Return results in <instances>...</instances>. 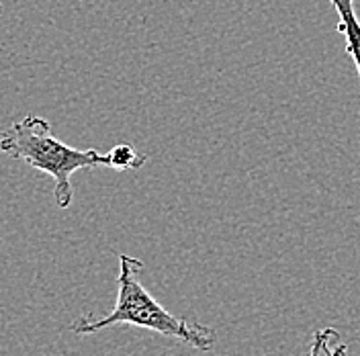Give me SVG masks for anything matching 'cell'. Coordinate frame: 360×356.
<instances>
[{
  "label": "cell",
  "mask_w": 360,
  "mask_h": 356,
  "mask_svg": "<svg viewBox=\"0 0 360 356\" xmlns=\"http://www.w3.org/2000/svg\"><path fill=\"white\" fill-rule=\"evenodd\" d=\"M143 262L139 258L121 254L119 256V276H117V301L111 313L105 317L92 319L90 315L76 319L70 330L78 336L96 334L105 328L117 324H129L137 328H146L166 338L180 340L197 350H211L215 346V330L202 326L199 322L184 319L172 315L160 305L146 287L139 283L137 274L141 272Z\"/></svg>",
  "instance_id": "1"
},
{
  "label": "cell",
  "mask_w": 360,
  "mask_h": 356,
  "mask_svg": "<svg viewBox=\"0 0 360 356\" xmlns=\"http://www.w3.org/2000/svg\"><path fill=\"white\" fill-rule=\"evenodd\" d=\"M0 152L22 160L35 170H41L53 178V199L60 209H68L74 199L70 178L74 172L92 166H109L107 154L98 150H76L60 141L49 121L37 115H27L0 134Z\"/></svg>",
  "instance_id": "2"
},
{
  "label": "cell",
  "mask_w": 360,
  "mask_h": 356,
  "mask_svg": "<svg viewBox=\"0 0 360 356\" xmlns=\"http://www.w3.org/2000/svg\"><path fill=\"white\" fill-rule=\"evenodd\" d=\"M330 2L340 17L336 29L338 33H342L346 39V53L356 64L360 82V19L356 15V8H354V0H330Z\"/></svg>",
  "instance_id": "3"
},
{
  "label": "cell",
  "mask_w": 360,
  "mask_h": 356,
  "mask_svg": "<svg viewBox=\"0 0 360 356\" xmlns=\"http://www.w3.org/2000/svg\"><path fill=\"white\" fill-rule=\"evenodd\" d=\"M107 158H109V168H112V170H137L148 162V156L137 154L127 144L115 146L107 154Z\"/></svg>",
  "instance_id": "5"
},
{
  "label": "cell",
  "mask_w": 360,
  "mask_h": 356,
  "mask_svg": "<svg viewBox=\"0 0 360 356\" xmlns=\"http://www.w3.org/2000/svg\"><path fill=\"white\" fill-rule=\"evenodd\" d=\"M0 15H2V6H0Z\"/></svg>",
  "instance_id": "6"
},
{
  "label": "cell",
  "mask_w": 360,
  "mask_h": 356,
  "mask_svg": "<svg viewBox=\"0 0 360 356\" xmlns=\"http://www.w3.org/2000/svg\"><path fill=\"white\" fill-rule=\"evenodd\" d=\"M348 346L340 342V334L334 328H323L314 332L311 350L307 356H346Z\"/></svg>",
  "instance_id": "4"
}]
</instances>
